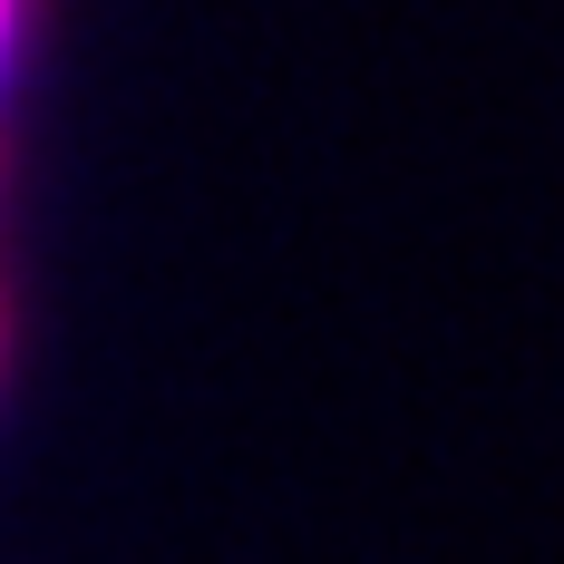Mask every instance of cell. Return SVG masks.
Listing matches in <instances>:
<instances>
[{
	"label": "cell",
	"mask_w": 564,
	"mask_h": 564,
	"mask_svg": "<svg viewBox=\"0 0 564 564\" xmlns=\"http://www.w3.org/2000/svg\"><path fill=\"white\" fill-rule=\"evenodd\" d=\"M10 20H20V0H0V50H10Z\"/></svg>",
	"instance_id": "obj_1"
}]
</instances>
